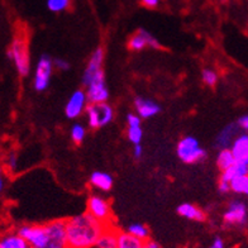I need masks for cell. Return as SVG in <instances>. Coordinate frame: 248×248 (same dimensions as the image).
<instances>
[{
  "instance_id": "cell-37",
  "label": "cell",
  "mask_w": 248,
  "mask_h": 248,
  "mask_svg": "<svg viewBox=\"0 0 248 248\" xmlns=\"http://www.w3.org/2000/svg\"><path fill=\"white\" fill-rule=\"evenodd\" d=\"M5 184H7V179H5V175L1 170H0V194L3 193V190L5 189Z\"/></svg>"
},
{
  "instance_id": "cell-32",
  "label": "cell",
  "mask_w": 248,
  "mask_h": 248,
  "mask_svg": "<svg viewBox=\"0 0 248 248\" xmlns=\"http://www.w3.org/2000/svg\"><path fill=\"white\" fill-rule=\"evenodd\" d=\"M218 190H219V193L228 194L229 191H231V187H229V183H227V181H223V180H219Z\"/></svg>"
},
{
  "instance_id": "cell-13",
  "label": "cell",
  "mask_w": 248,
  "mask_h": 248,
  "mask_svg": "<svg viewBox=\"0 0 248 248\" xmlns=\"http://www.w3.org/2000/svg\"><path fill=\"white\" fill-rule=\"evenodd\" d=\"M134 108L137 111V115L140 119H148V118L156 117L161 111V107L156 101L146 98H136L134 100Z\"/></svg>"
},
{
  "instance_id": "cell-1",
  "label": "cell",
  "mask_w": 248,
  "mask_h": 248,
  "mask_svg": "<svg viewBox=\"0 0 248 248\" xmlns=\"http://www.w3.org/2000/svg\"><path fill=\"white\" fill-rule=\"evenodd\" d=\"M107 225L96 220L89 213H82L65 220L67 248L95 247Z\"/></svg>"
},
{
  "instance_id": "cell-28",
  "label": "cell",
  "mask_w": 248,
  "mask_h": 248,
  "mask_svg": "<svg viewBox=\"0 0 248 248\" xmlns=\"http://www.w3.org/2000/svg\"><path fill=\"white\" fill-rule=\"evenodd\" d=\"M47 7L51 12H62L70 7V0H48Z\"/></svg>"
},
{
  "instance_id": "cell-35",
  "label": "cell",
  "mask_w": 248,
  "mask_h": 248,
  "mask_svg": "<svg viewBox=\"0 0 248 248\" xmlns=\"http://www.w3.org/2000/svg\"><path fill=\"white\" fill-rule=\"evenodd\" d=\"M140 1H142L144 7L147 8H156L158 3H160V0H140Z\"/></svg>"
},
{
  "instance_id": "cell-14",
  "label": "cell",
  "mask_w": 248,
  "mask_h": 248,
  "mask_svg": "<svg viewBox=\"0 0 248 248\" xmlns=\"http://www.w3.org/2000/svg\"><path fill=\"white\" fill-rule=\"evenodd\" d=\"M229 150L232 152L235 162L248 161V134L246 132L239 133L232 142Z\"/></svg>"
},
{
  "instance_id": "cell-12",
  "label": "cell",
  "mask_w": 248,
  "mask_h": 248,
  "mask_svg": "<svg viewBox=\"0 0 248 248\" xmlns=\"http://www.w3.org/2000/svg\"><path fill=\"white\" fill-rule=\"evenodd\" d=\"M103 62H104V49L99 47L90 56L88 65L84 70V75H82V84L84 85H86L99 71L103 70Z\"/></svg>"
},
{
  "instance_id": "cell-19",
  "label": "cell",
  "mask_w": 248,
  "mask_h": 248,
  "mask_svg": "<svg viewBox=\"0 0 248 248\" xmlns=\"http://www.w3.org/2000/svg\"><path fill=\"white\" fill-rule=\"evenodd\" d=\"M248 173V161H238L234 162L233 166H231L228 170H225L222 172V177L220 180L229 183L231 180L234 179L237 176H243Z\"/></svg>"
},
{
  "instance_id": "cell-24",
  "label": "cell",
  "mask_w": 248,
  "mask_h": 248,
  "mask_svg": "<svg viewBox=\"0 0 248 248\" xmlns=\"http://www.w3.org/2000/svg\"><path fill=\"white\" fill-rule=\"evenodd\" d=\"M127 233H129L131 235H133L134 238L140 239L142 242L150 239V231L142 223H132V224L128 225Z\"/></svg>"
},
{
  "instance_id": "cell-25",
  "label": "cell",
  "mask_w": 248,
  "mask_h": 248,
  "mask_svg": "<svg viewBox=\"0 0 248 248\" xmlns=\"http://www.w3.org/2000/svg\"><path fill=\"white\" fill-rule=\"evenodd\" d=\"M70 136H71L72 142L76 144H80L84 142L86 137V128L80 123H75L70 129Z\"/></svg>"
},
{
  "instance_id": "cell-38",
  "label": "cell",
  "mask_w": 248,
  "mask_h": 248,
  "mask_svg": "<svg viewBox=\"0 0 248 248\" xmlns=\"http://www.w3.org/2000/svg\"><path fill=\"white\" fill-rule=\"evenodd\" d=\"M220 1H224V0H220Z\"/></svg>"
},
{
  "instance_id": "cell-11",
  "label": "cell",
  "mask_w": 248,
  "mask_h": 248,
  "mask_svg": "<svg viewBox=\"0 0 248 248\" xmlns=\"http://www.w3.org/2000/svg\"><path fill=\"white\" fill-rule=\"evenodd\" d=\"M128 47L132 51H142L146 47H151V48H160L161 45L157 41L156 37H154L150 32L144 30H140L137 33H134L133 36L129 38L128 42Z\"/></svg>"
},
{
  "instance_id": "cell-15",
  "label": "cell",
  "mask_w": 248,
  "mask_h": 248,
  "mask_svg": "<svg viewBox=\"0 0 248 248\" xmlns=\"http://www.w3.org/2000/svg\"><path fill=\"white\" fill-rule=\"evenodd\" d=\"M113 183H114V180L110 173L104 172V171H94L90 175V185L103 193L109 191L113 187Z\"/></svg>"
},
{
  "instance_id": "cell-2",
  "label": "cell",
  "mask_w": 248,
  "mask_h": 248,
  "mask_svg": "<svg viewBox=\"0 0 248 248\" xmlns=\"http://www.w3.org/2000/svg\"><path fill=\"white\" fill-rule=\"evenodd\" d=\"M16 233L31 248H67L65 220H52L45 224H23Z\"/></svg>"
},
{
  "instance_id": "cell-5",
  "label": "cell",
  "mask_w": 248,
  "mask_h": 248,
  "mask_svg": "<svg viewBox=\"0 0 248 248\" xmlns=\"http://www.w3.org/2000/svg\"><path fill=\"white\" fill-rule=\"evenodd\" d=\"M85 115L90 128H101L108 125L114 119V109L108 103L101 104H88Z\"/></svg>"
},
{
  "instance_id": "cell-18",
  "label": "cell",
  "mask_w": 248,
  "mask_h": 248,
  "mask_svg": "<svg viewBox=\"0 0 248 248\" xmlns=\"http://www.w3.org/2000/svg\"><path fill=\"white\" fill-rule=\"evenodd\" d=\"M0 248H31L24 238L16 232H8L0 235Z\"/></svg>"
},
{
  "instance_id": "cell-26",
  "label": "cell",
  "mask_w": 248,
  "mask_h": 248,
  "mask_svg": "<svg viewBox=\"0 0 248 248\" xmlns=\"http://www.w3.org/2000/svg\"><path fill=\"white\" fill-rule=\"evenodd\" d=\"M128 140H131L133 144H140L142 142V138H143V131H142V127L140 124L138 125H128Z\"/></svg>"
},
{
  "instance_id": "cell-29",
  "label": "cell",
  "mask_w": 248,
  "mask_h": 248,
  "mask_svg": "<svg viewBox=\"0 0 248 248\" xmlns=\"http://www.w3.org/2000/svg\"><path fill=\"white\" fill-rule=\"evenodd\" d=\"M5 165H7V167L10 171H16V167H18V156L14 152L8 155L7 160H5Z\"/></svg>"
},
{
  "instance_id": "cell-33",
  "label": "cell",
  "mask_w": 248,
  "mask_h": 248,
  "mask_svg": "<svg viewBox=\"0 0 248 248\" xmlns=\"http://www.w3.org/2000/svg\"><path fill=\"white\" fill-rule=\"evenodd\" d=\"M209 248H225V243L222 237H216Z\"/></svg>"
},
{
  "instance_id": "cell-6",
  "label": "cell",
  "mask_w": 248,
  "mask_h": 248,
  "mask_svg": "<svg viewBox=\"0 0 248 248\" xmlns=\"http://www.w3.org/2000/svg\"><path fill=\"white\" fill-rule=\"evenodd\" d=\"M86 98L89 104H101L108 103L109 90L105 81L104 70L99 71L85 85Z\"/></svg>"
},
{
  "instance_id": "cell-22",
  "label": "cell",
  "mask_w": 248,
  "mask_h": 248,
  "mask_svg": "<svg viewBox=\"0 0 248 248\" xmlns=\"http://www.w3.org/2000/svg\"><path fill=\"white\" fill-rule=\"evenodd\" d=\"M229 187L231 191H233L237 195H247L248 194V176H237L229 181Z\"/></svg>"
},
{
  "instance_id": "cell-27",
  "label": "cell",
  "mask_w": 248,
  "mask_h": 248,
  "mask_svg": "<svg viewBox=\"0 0 248 248\" xmlns=\"http://www.w3.org/2000/svg\"><path fill=\"white\" fill-rule=\"evenodd\" d=\"M202 80L205 85L216 86L217 82H218V74H217L216 70L204 69L202 71Z\"/></svg>"
},
{
  "instance_id": "cell-9",
  "label": "cell",
  "mask_w": 248,
  "mask_h": 248,
  "mask_svg": "<svg viewBox=\"0 0 248 248\" xmlns=\"http://www.w3.org/2000/svg\"><path fill=\"white\" fill-rule=\"evenodd\" d=\"M88 213L105 225L111 218L110 205H109L108 200L100 195H92L89 198Z\"/></svg>"
},
{
  "instance_id": "cell-10",
  "label": "cell",
  "mask_w": 248,
  "mask_h": 248,
  "mask_svg": "<svg viewBox=\"0 0 248 248\" xmlns=\"http://www.w3.org/2000/svg\"><path fill=\"white\" fill-rule=\"evenodd\" d=\"M88 98L84 90H76L70 95L69 100L65 105V114L69 119H76L82 113H85V109L88 107Z\"/></svg>"
},
{
  "instance_id": "cell-8",
  "label": "cell",
  "mask_w": 248,
  "mask_h": 248,
  "mask_svg": "<svg viewBox=\"0 0 248 248\" xmlns=\"http://www.w3.org/2000/svg\"><path fill=\"white\" fill-rule=\"evenodd\" d=\"M248 219V208L243 200L233 199L223 214V220L228 227H245Z\"/></svg>"
},
{
  "instance_id": "cell-17",
  "label": "cell",
  "mask_w": 248,
  "mask_h": 248,
  "mask_svg": "<svg viewBox=\"0 0 248 248\" xmlns=\"http://www.w3.org/2000/svg\"><path fill=\"white\" fill-rule=\"evenodd\" d=\"M177 214L189 220L194 222H202L205 220V213L200 209L199 206L194 205L191 202H183L177 206Z\"/></svg>"
},
{
  "instance_id": "cell-16",
  "label": "cell",
  "mask_w": 248,
  "mask_h": 248,
  "mask_svg": "<svg viewBox=\"0 0 248 248\" xmlns=\"http://www.w3.org/2000/svg\"><path fill=\"white\" fill-rule=\"evenodd\" d=\"M239 132L241 131H239V128L237 127L235 122L234 123L228 124V125H225L222 131L219 132L218 137H217L216 140L217 144L220 147V150L231 147V144H232V142L234 140V138L238 136Z\"/></svg>"
},
{
  "instance_id": "cell-34",
  "label": "cell",
  "mask_w": 248,
  "mask_h": 248,
  "mask_svg": "<svg viewBox=\"0 0 248 248\" xmlns=\"http://www.w3.org/2000/svg\"><path fill=\"white\" fill-rule=\"evenodd\" d=\"M133 155H134V158H137V160H140V157L143 156V147H142L140 144H134Z\"/></svg>"
},
{
  "instance_id": "cell-36",
  "label": "cell",
  "mask_w": 248,
  "mask_h": 248,
  "mask_svg": "<svg viewBox=\"0 0 248 248\" xmlns=\"http://www.w3.org/2000/svg\"><path fill=\"white\" fill-rule=\"evenodd\" d=\"M144 248H160V245L157 242L152 241V239H147V241L143 242Z\"/></svg>"
},
{
  "instance_id": "cell-3",
  "label": "cell",
  "mask_w": 248,
  "mask_h": 248,
  "mask_svg": "<svg viewBox=\"0 0 248 248\" xmlns=\"http://www.w3.org/2000/svg\"><path fill=\"white\" fill-rule=\"evenodd\" d=\"M8 57L16 66V70L20 76H28L31 72V57L30 49H28V41L23 32L16 34L12 41L9 49H8Z\"/></svg>"
},
{
  "instance_id": "cell-30",
  "label": "cell",
  "mask_w": 248,
  "mask_h": 248,
  "mask_svg": "<svg viewBox=\"0 0 248 248\" xmlns=\"http://www.w3.org/2000/svg\"><path fill=\"white\" fill-rule=\"evenodd\" d=\"M52 63L53 67H56V69L60 70V71H67V70L70 69V62L66 61V60L63 59H60V57L52 60Z\"/></svg>"
},
{
  "instance_id": "cell-4",
  "label": "cell",
  "mask_w": 248,
  "mask_h": 248,
  "mask_svg": "<svg viewBox=\"0 0 248 248\" xmlns=\"http://www.w3.org/2000/svg\"><path fill=\"white\" fill-rule=\"evenodd\" d=\"M176 154L180 160L187 165L200 162L206 157V151L200 146L199 140L193 136H186L179 140Z\"/></svg>"
},
{
  "instance_id": "cell-20",
  "label": "cell",
  "mask_w": 248,
  "mask_h": 248,
  "mask_svg": "<svg viewBox=\"0 0 248 248\" xmlns=\"http://www.w3.org/2000/svg\"><path fill=\"white\" fill-rule=\"evenodd\" d=\"M117 248H144L143 242L127 232L117 233Z\"/></svg>"
},
{
  "instance_id": "cell-23",
  "label": "cell",
  "mask_w": 248,
  "mask_h": 248,
  "mask_svg": "<svg viewBox=\"0 0 248 248\" xmlns=\"http://www.w3.org/2000/svg\"><path fill=\"white\" fill-rule=\"evenodd\" d=\"M234 157H233L232 152L229 148H223V150L219 151L218 156H217V165L218 167L223 171L228 170L229 167L234 165Z\"/></svg>"
},
{
  "instance_id": "cell-7",
  "label": "cell",
  "mask_w": 248,
  "mask_h": 248,
  "mask_svg": "<svg viewBox=\"0 0 248 248\" xmlns=\"http://www.w3.org/2000/svg\"><path fill=\"white\" fill-rule=\"evenodd\" d=\"M53 63L52 59L48 55H42L37 62L34 78H33V88L37 92H45L51 84Z\"/></svg>"
},
{
  "instance_id": "cell-31",
  "label": "cell",
  "mask_w": 248,
  "mask_h": 248,
  "mask_svg": "<svg viewBox=\"0 0 248 248\" xmlns=\"http://www.w3.org/2000/svg\"><path fill=\"white\" fill-rule=\"evenodd\" d=\"M235 124H237V127L239 128V131H243V132L247 131L248 129V115L247 114L241 115V117L237 119Z\"/></svg>"
},
{
  "instance_id": "cell-21",
  "label": "cell",
  "mask_w": 248,
  "mask_h": 248,
  "mask_svg": "<svg viewBox=\"0 0 248 248\" xmlns=\"http://www.w3.org/2000/svg\"><path fill=\"white\" fill-rule=\"evenodd\" d=\"M96 248H117V232L111 228H105V231L99 237Z\"/></svg>"
}]
</instances>
